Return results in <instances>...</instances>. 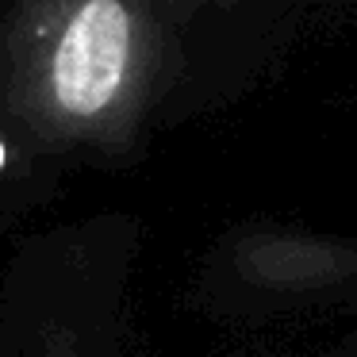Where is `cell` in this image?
Listing matches in <instances>:
<instances>
[{
	"label": "cell",
	"mask_w": 357,
	"mask_h": 357,
	"mask_svg": "<svg viewBox=\"0 0 357 357\" xmlns=\"http://www.w3.org/2000/svg\"><path fill=\"white\" fill-rule=\"evenodd\" d=\"M135 20L123 0H85L70 16L54 50V96L73 116H96L123 89Z\"/></svg>",
	"instance_id": "obj_1"
},
{
	"label": "cell",
	"mask_w": 357,
	"mask_h": 357,
	"mask_svg": "<svg viewBox=\"0 0 357 357\" xmlns=\"http://www.w3.org/2000/svg\"><path fill=\"white\" fill-rule=\"evenodd\" d=\"M0 165H4V146H0Z\"/></svg>",
	"instance_id": "obj_2"
}]
</instances>
